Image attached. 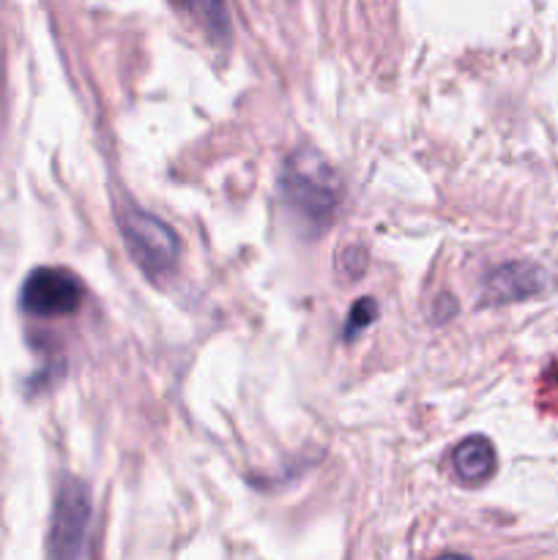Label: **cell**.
I'll use <instances>...</instances> for the list:
<instances>
[{"label":"cell","mask_w":558,"mask_h":560,"mask_svg":"<svg viewBox=\"0 0 558 560\" xmlns=\"http://www.w3.org/2000/svg\"><path fill=\"white\" fill-rule=\"evenodd\" d=\"M547 288L545 268L534 262H509L501 266L490 279H487L485 301L490 304H507V301H523L531 295L542 293Z\"/></svg>","instance_id":"cell-5"},{"label":"cell","mask_w":558,"mask_h":560,"mask_svg":"<svg viewBox=\"0 0 558 560\" xmlns=\"http://www.w3.org/2000/svg\"><path fill=\"white\" fill-rule=\"evenodd\" d=\"M438 560H470V558H465V556H441Z\"/></svg>","instance_id":"cell-8"},{"label":"cell","mask_w":558,"mask_h":560,"mask_svg":"<svg viewBox=\"0 0 558 560\" xmlns=\"http://www.w3.org/2000/svg\"><path fill=\"white\" fill-rule=\"evenodd\" d=\"M82 301V284L66 268H36L25 279L20 304L27 315L58 317L71 315Z\"/></svg>","instance_id":"cell-4"},{"label":"cell","mask_w":558,"mask_h":560,"mask_svg":"<svg viewBox=\"0 0 558 560\" xmlns=\"http://www.w3.org/2000/svg\"><path fill=\"white\" fill-rule=\"evenodd\" d=\"M454 470H457L460 479L470 481V485L490 479L492 470H496V448H492V443L481 435L460 443L454 448Z\"/></svg>","instance_id":"cell-6"},{"label":"cell","mask_w":558,"mask_h":560,"mask_svg":"<svg viewBox=\"0 0 558 560\" xmlns=\"http://www.w3.org/2000/svg\"><path fill=\"white\" fill-rule=\"evenodd\" d=\"M282 191L290 206L310 222H328L339 202V180L334 170L312 151L295 153L282 175Z\"/></svg>","instance_id":"cell-1"},{"label":"cell","mask_w":558,"mask_h":560,"mask_svg":"<svg viewBox=\"0 0 558 560\" xmlns=\"http://www.w3.org/2000/svg\"><path fill=\"white\" fill-rule=\"evenodd\" d=\"M120 233H124L126 246L131 257L146 268L148 273H162L178 260V235L173 233L170 224L151 213L140 211L135 206H126L120 211Z\"/></svg>","instance_id":"cell-3"},{"label":"cell","mask_w":558,"mask_h":560,"mask_svg":"<svg viewBox=\"0 0 558 560\" xmlns=\"http://www.w3.org/2000/svg\"><path fill=\"white\" fill-rule=\"evenodd\" d=\"M377 310H375V301L372 299H361L359 304L353 306V312H350V320L345 323V339H353L356 334L364 331L367 326H370L372 320H375Z\"/></svg>","instance_id":"cell-7"},{"label":"cell","mask_w":558,"mask_h":560,"mask_svg":"<svg viewBox=\"0 0 558 560\" xmlns=\"http://www.w3.org/2000/svg\"><path fill=\"white\" fill-rule=\"evenodd\" d=\"M91 525V495L77 479L58 487L53 506V523L47 536V560H80Z\"/></svg>","instance_id":"cell-2"}]
</instances>
